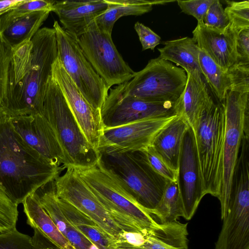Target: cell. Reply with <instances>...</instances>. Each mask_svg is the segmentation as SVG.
Masks as SVG:
<instances>
[{"label":"cell","mask_w":249,"mask_h":249,"mask_svg":"<svg viewBox=\"0 0 249 249\" xmlns=\"http://www.w3.org/2000/svg\"><path fill=\"white\" fill-rule=\"evenodd\" d=\"M51 12L37 11L17 18L0 32V36L12 48L31 40L48 18Z\"/></svg>","instance_id":"4316f807"},{"label":"cell","mask_w":249,"mask_h":249,"mask_svg":"<svg viewBox=\"0 0 249 249\" xmlns=\"http://www.w3.org/2000/svg\"><path fill=\"white\" fill-rule=\"evenodd\" d=\"M32 237L33 249H63L54 243L38 229L35 228Z\"/></svg>","instance_id":"60d3db41"},{"label":"cell","mask_w":249,"mask_h":249,"mask_svg":"<svg viewBox=\"0 0 249 249\" xmlns=\"http://www.w3.org/2000/svg\"><path fill=\"white\" fill-rule=\"evenodd\" d=\"M160 221V224L169 223L182 217V204L176 181H168L158 204L150 213Z\"/></svg>","instance_id":"83f0119b"},{"label":"cell","mask_w":249,"mask_h":249,"mask_svg":"<svg viewBox=\"0 0 249 249\" xmlns=\"http://www.w3.org/2000/svg\"><path fill=\"white\" fill-rule=\"evenodd\" d=\"M107 9L95 21L101 30L112 35L113 27L120 18L140 16L151 11L154 5L164 4L173 0H106Z\"/></svg>","instance_id":"cb8c5ba5"},{"label":"cell","mask_w":249,"mask_h":249,"mask_svg":"<svg viewBox=\"0 0 249 249\" xmlns=\"http://www.w3.org/2000/svg\"><path fill=\"white\" fill-rule=\"evenodd\" d=\"M54 2L49 0H24L16 7L0 16V32L10 21L25 14L37 11L52 12Z\"/></svg>","instance_id":"f546056e"},{"label":"cell","mask_w":249,"mask_h":249,"mask_svg":"<svg viewBox=\"0 0 249 249\" xmlns=\"http://www.w3.org/2000/svg\"></svg>","instance_id":"bcb514c9"},{"label":"cell","mask_w":249,"mask_h":249,"mask_svg":"<svg viewBox=\"0 0 249 249\" xmlns=\"http://www.w3.org/2000/svg\"><path fill=\"white\" fill-rule=\"evenodd\" d=\"M57 198L60 208L69 221L98 249H117L115 240L105 233L93 220L70 204Z\"/></svg>","instance_id":"d4e9b609"},{"label":"cell","mask_w":249,"mask_h":249,"mask_svg":"<svg viewBox=\"0 0 249 249\" xmlns=\"http://www.w3.org/2000/svg\"><path fill=\"white\" fill-rule=\"evenodd\" d=\"M186 84L176 104L178 115L181 116L194 130L205 110L213 102L206 84L196 82L187 73Z\"/></svg>","instance_id":"603a6c76"},{"label":"cell","mask_w":249,"mask_h":249,"mask_svg":"<svg viewBox=\"0 0 249 249\" xmlns=\"http://www.w3.org/2000/svg\"><path fill=\"white\" fill-rule=\"evenodd\" d=\"M99 153L98 164L150 213L168 181L156 173L139 152Z\"/></svg>","instance_id":"277c9868"},{"label":"cell","mask_w":249,"mask_h":249,"mask_svg":"<svg viewBox=\"0 0 249 249\" xmlns=\"http://www.w3.org/2000/svg\"><path fill=\"white\" fill-rule=\"evenodd\" d=\"M106 0L55 1L54 12L65 30L78 38L107 8Z\"/></svg>","instance_id":"ac0fdd59"},{"label":"cell","mask_w":249,"mask_h":249,"mask_svg":"<svg viewBox=\"0 0 249 249\" xmlns=\"http://www.w3.org/2000/svg\"><path fill=\"white\" fill-rule=\"evenodd\" d=\"M55 180L38 189L35 193L40 205L58 230L76 249H98L79 232L65 217L58 202Z\"/></svg>","instance_id":"ffe728a7"},{"label":"cell","mask_w":249,"mask_h":249,"mask_svg":"<svg viewBox=\"0 0 249 249\" xmlns=\"http://www.w3.org/2000/svg\"><path fill=\"white\" fill-rule=\"evenodd\" d=\"M52 74L86 139L98 150L104 129L100 111L94 109L83 97L65 71L58 56L53 65Z\"/></svg>","instance_id":"5bb4252c"},{"label":"cell","mask_w":249,"mask_h":249,"mask_svg":"<svg viewBox=\"0 0 249 249\" xmlns=\"http://www.w3.org/2000/svg\"><path fill=\"white\" fill-rule=\"evenodd\" d=\"M238 33L230 25L225 30H219L208 27L203 22L197 23L192 32L199 48L225 72L236 63Z\"/></svg>","instance_id":"e0dca14e"},{"label":"cell","mask_w":249,"mask_h":249,"mask_svg":"<svg viewBox=\"0 0 249 249\" xmlns=\"http://www.w3.org/2000/svg\"><path fill=\"white\" fill-rule=\"evenodd\" d=\"M12 53V47L0 36V106L1 107L6 97L8 74Z\"/></svg>","instance_id":"e575fe53"},{"label":"cell","mask_w":249,"mask_h":249,"mask_svg":"<svg viewBox=\"0 0 249 249\" xmlns=\"http://www.w3.org/2000/svg\"><path fill=\"white\" fill-rule=\"evenodd\" d=\"M224 9L230 20V26L238 32L249 28V0L226 1Z\"/></svg>","instance_id":"4dcf8cb0"},{"label":"cell","mask_w":249,"mask_h":249,"mask_svg":"<svg viewBox=\"0 0 249 249\" xmlns=\"http://www.w3.org/2000/svg\"><path fill=\"white\" fill-rule=\"evenodd\" d=\"M0 249H33L32 237L20 232L17 228L0 233Z\"/></svg>","instance_id":"d590c367"},{"label":"cell","mask_w":249,"mask_h":249,"mask_svg":"<svg viewBox=\"0 0 249 249\" xmlns=\"http://www.w3.org/2000/svg\"><path fill=\"white\" fill-rule=\"evenodd\" d=\"M58 57L82 95L96 110L101 111L109 89L85 56L77 38L55 20Z\"/></svg>","instance_id":"9c48e42d"},{"label":"cell","mask_w":249,"mask_h":249,"mask_svg":"<svg viewBox=\"0 0 249 249\" xmlns=\"http://www.w3.org/2000/svg\"><path fill=\"white\" fill-rule=\"evenodd\" d=\"M230 79V90L249 92V65L235 64L227 71Z\"/></svg>","instance_id":"8d00e7d4"},{"label":"cell","mask_w":249,"mask_h":249,"mask_svg":"<svg viewBox=\"0 0 249 249\" xmlns=\"http://www.w3.org/2000/svg\"><path fill=\"white\" fill-rule=\"evenodd\" d=\"M23 1L24 0H5L0 1V16L16 7Z\"/></svg>","instance_id":"7bdbcfd3"},{"label":"cell","mask_w":249,"mask_h":249,"mask_svg":"<svg viewBox=\"0 0 249 249\" xmlns=\"http://www.w3.org/2000/svg\"><path fill=\"white\" fill-rule=\"evenodd\" d=\"M139 249V248H135V249Z\"/></svg>","instance_id":"f6af8a7d"},{"label":"cell","mask_w":249,"mask_h":249,"mask_svg":"<svg viewBox=\"0 0 249 249\" xmlns=\"http://www.w3.org/2000/svg\"><path fill=\"white\" fill-rule=\"evenodd\" d=\"M177 102L144 101L128 95L122 84L108 92L100 111L102 124L104 128H108L147 119L178 115Z\"/></svg>","instance_id":"8fae6325"},{"label":"cell","mask_w":249,"mask_h":249,"mask_svg":"<svg viewBox=\"0 0 249 249\" xmlns=\"http://www.w3.org/2000/svg\"><path fill=\"white\" fill-rule=\"evenodd\" d=\"M214 0H177L182 11L195 18L197 23L203 22L204 17Z\"/></svg>","instance_id":"74e56055"},{"label":"cell","mask_w":249,"mask_h":249,"mask_svg":"<svg viewBox=\"0 0 249 249\" xmlns=\"http://www.w3.org/2000/svg\"><path fill=\"white\" fill-rule=\"evenodd\" d=\"M134 29L139 37L142 51L147 49L154 51L155 47L160 44V37L142 23L136 22L134 25Z\"/></svg>","instance_id":"f35d334b"},{"label":"cell","mask_w":249,"mask_h":249,"mask_svg":"<svg viewBox=\"0 0 249 249\" xmlns=\"http://www.w3.org/2000/svg\"><path fill=\"white\" fill-rule=\"evenodd\" d=\"M189 127L183 118L177 115L158 132L151 145L166 163L177 172L183 140Z\"/></svg>","instance_id":"7402d4cb"},{"label":"cell","mask_w":249,"mask_h":249,"mask_svg":"<svg viewBox=\"0 0 249 249\" xmlns=\"http://www.w3.org/2000/svg\"><path fill=\"white\" fill-rule=\"evenodd\" d=\"M4 114H6L5 111L2 107L0 106V117L3 115Z\"/></svg>","instance_id":"ee69618b"},{"label":"cell","mask_w":249,"mask_h":249,"mask_svg":"<svg viewBox=\"0 0 249 249\" xmlns=\"http://www.w3.org/2000/svg\"><path fill=\"white\" fill-rule=\"evenodd\" d=\"M225 130L223 105L214 101L205 110L192 130L204 193L217 198L222 183Z\"/></svg>","instance_id":"8992f818"},{"label":"cell","mask_w":249,"mask_h":249,"mask_svg":"<svg viewBox=\"0 0 249 249\" xmlns=\"http://www.w3.org/2000/svg\"><path fill=\"white\" fill-rule=\"evenodd\" d=\"M42 115L52 127L61 147L62 168L83 169L93 167L99 160L98 151L88 142L73 116L52 74L46 87Z\"/></svg>","instance_id":"3957f363"},{"label":"cell","mask_w":249,"mask_h":249,"mask_svg":"<svg viewBox=\"0 0 249 249\" xmlns=\"http://www.w3.org/2000/svg\"><path fill=\"white\" fill-rule=\"evenodd\" d=\"M18 206L0 190V233L16 229L18 215Z\"/></svg>","instance_id":"1f68e13d"},{"label":"cell","mask_w":249,"mask_h":249,"mask_svg":"<svg viewBox=\"0 0 249 249\" xmlns=\"http://www.w3.org/2000/svg\"><path fill=\"white\" fill-rule=\"evenodd\" d=\"M187 79L183 69L159 56L150 59L142 70L123 85L128 95L139 99L176 103L184 91Z\"/></svg>","instance_id":"ba28073f"},{"label":"cell","mask_w":249,"mask_h":249,"mask_svg":"<svg viewBox=\"0 0 249 249\" xmlns=\"http://www.w3.org/2000/svg\"><path fill=\"white\" fill-rule=\"evenodd\" d=\"M150 167L168 181H176L177 172L171 168L156 153L151 145L139 151Z\"/></svg>","instance_id":"d6a6232c"},{"label":"cell","mask_w":249,"mask_h":249,"mask_svg":"<svg viewBox=\"0 0 249 249\" xmlns=\"http://www.w3.org/2000/svg\"><path fill=\"white\" fill-rule=\"evenodd\" d=\"M54 181L59 198L90 218L117 242L125 231L113 219L75 168H67L65 174Z\"/></svg>","instance_id":"7c38bea8"},{"label":"cell","mask_w":249,"mask_h":249,"mask_svg":"<svg viewBox=\"0 0 249 249\" xmlns=\"http://www.w3.org/2000/svg\"><path fill=\"white\" fill-rule=\"evenodd\" d=\"M177 115L147 119L119 126L104 128L98 152L141 151L151 145L158 132Z\"/></svg>","instance_id":"4fadbf2b"},{"label":"cell","mask_w":249,"mask_h":249,"mask_svg":"<svg viewBox=\"0 0 249 249\" xmlns=\"http://www.w3.org/2000/svg\"><path fill=\"white\" fill-rule=\"evenodd\" d=\"M151 231L146 235V240L143 246L139 249H181L175 247L158 240L152 234Z\"/></svg>","instance_id":"b9f144b4"},{"label":"cell","mask_w":249,"mask_h":249,"mask_svg":"<svg viewBox=\"0 0 249 249\" xmlns=\"http://www.w3.org/2000/svg\"><path fill=\"white\" fill-rule=\"evenodd\" d=\"M182 217L190 220L205 195L200 178L194 133L189 127L184 137L177 172Z\"/></svg>","instance_id":"9a60e30c"},{"label":"cell","mask_w":249,"mask_h":249,"mask_svg":"<svg viewBox=\"0 0 249 249\" xmlns=\"http://www.w3.org/2000/svg\"><path fill=\"white\" fill-rule=\"evenodd\" d=\"M223 105L225 130L220 195L221 218L226 216L230 199L232 176L245 136H249V92L228 90Z\"/></svg>","instance_id":"52a82bcc"},{"label":"cell","mask_w":249,"mask_h":249,"mask_svg":"<svg viewBox=\"0 0 249 249\" xmlns=\"http://www.w3.org/2000/svg\"><path fill=\"white\" fill-rule=\"evenodd\" d=\"M215 249H249V199H231Z\"/></svg>","instance_id":"d6986e66"},{"label":"cell","mask_w":249,"mask_h":249,"mask_svg":"<svg viewBox=\"0 0 249 249\" xmlns=\"http://www.w3.org/2000/svg\"><path fill=\"white\" fill-rule=\"evenodd\" d=\"M15 130L33 149L53 165L61 166L64 156L50 124L40 114L9 116Z\"/></svg>","instance_id":"2e32d148"},{"label":"cell","mask_w":249,"mask_h":249,"mask_svg":"<svg viewBox=\"0 0 249 249\" xmlns=\"http://www.w3.org/2000/svg\"><path fill=\"white\" fill-rule=\"evenodd\" d=\"M57 56L53 28L39 29L31 40L12 49L1 106L8 116L42 114L46 85Z\"/></svg>","instance_id":"6da1fadb"},{"label":"cell","mask_w":249,"mask_h":249,"mask_svg":"<svg viewBox=\"0 0 249 249\" xmlns=\"http://www.w3.org/2000/svg\"><path fill=\"white\" fill-rule=\"evenodd\" d=\"M76 171L100 202L126 231L146 235L159 227L153 216L97 163Z\"/></svg>","instance_id":"5b68a950"},{"label":"cell","mask_w":249,"mask_h":249,"mask_svg":"<svg viewBox=\"0 0 249 249\" xmlns=\"http://www.w3.org/2000/svg\"><path fill=\"white\" fill-rule=\"evenodd\" d=\"M236 64L249 65V28L239 31L236 42Z\"/></svg>","instance_id":"ab89813d"},{"label":"cell","mask_w":249,"mask_h":249,"mask_svg":"<svg viewBox=\"0 0 249 249\" xmlns=\"http://www.w3.org/2000/svg\"><path fill=\"white\" fill-rule=\"evenodd\" d=\"M53 165L15 130L9 116L0 117V190L17 205L59 176Z\"/></svg>","instance_id":"7a4b0ae2"},{"label":"cell","mask_w":249,"mask_h":249,"mask_svg":"<svg viewBox=\"0 0 249 249\" xmlns=\"http://www.w3.org/2000/svg\"><path fill=\"white\" fill-rule=\"evenodd\" d=\"M199 61L201 72L205 81L219 102H222L227 91L231 89V83L227 72L223 71L201 49L199 54Z\"/></svg>","instance_id":"f1b7e54d"},{"label":"cell","mask_w":249,"mask_h":249,"mask_svg":"<svg viewBox=\"0 0 249 249\" xmlns=\"http://www.w3.org/2000/svg\"><path fill=\"white\" fill-rule=\"evenodd\" d=\"M111 35L99 29L94 20L77 38L85 56L109 89L129 81L136 72L117 50Z\"/></svg>","instance_id":"30bf717a"},{"label":"cell","mask_w":249,"mask_h":249,"mask_svg":"<svg viewBox=\"0 0 249 249\" xmlns=\"http://www.w3.org/2000/svg\"><path fill=\"white\" fill-rule=\"evenodd\" d=\"M35 193L27 196L22 203L27 218V224L33 229H38L63 249H76L58 230L40 205Z\"/></svg>","instance_id":"484cf974"},{"label":"cell","mask_w":249,"mask_h":249,"mask_svg":"<svg viewBox=\"0 0 249 249\" xmlns=\"http://www.w3.org/2000/svg\"><path fill=\"white\" fill-rule=\"evenodd\" d=\"M163 44V47L158 49L160 57L181 67L198 83L206 84L199 64L200 49L193 37L166 41Z\"/></svg>","instance_id":"44dd1931"},{"label":"cell","mask_w":249,"mask_h":249,"mask_svg":"<svg viewBox=\"0 0 249 249\" xmlns=\"http://www.w3.org/2000/svg\"><path fill=\"white\" fill-rule=\"evenodd\" d=\"M203 23L208 27L219 30H225L230 26L229 18L219 0H214L210 6Z\"/></svg>","instance_id":"836d02e7"}]
</instances>
